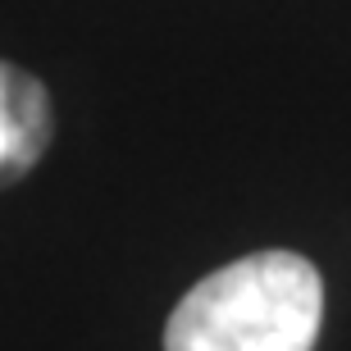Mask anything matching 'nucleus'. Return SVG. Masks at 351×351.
<instances>
[{
    "label": "nucleus",
    "instance_id": "obj_2",
    "mask_svg": "<svg viewBox=\"0 0 351 351\" xmlns=\"http://www.w3.org/2000/svg\"><path fill=\"white\" fill-rule=\"evenodd\" d=\"M55 132L51 96L32 73L0 60V187L27 178Z\"/></svg>",
    "mask_w": 351,
    "mask_h": 351
},
{
    "label": "nucleus",
    "instance_id": "obj_1",
    "mask_svg": "<svg viewBox=\"0 0 351 351\" xmlns=\"http://www.w3.org/2000/svg\"><path fill=\"white\" fill-rule=\"evenodd\" d=\"M324 278L297 251H256L206 274L173 306L165 351H311Z\"/></svg>",
    "mask_w": 351,
    "mask_h": 351
}]
</instances>
